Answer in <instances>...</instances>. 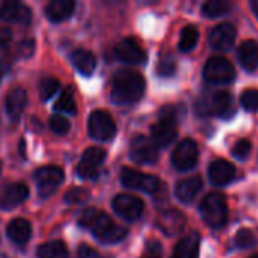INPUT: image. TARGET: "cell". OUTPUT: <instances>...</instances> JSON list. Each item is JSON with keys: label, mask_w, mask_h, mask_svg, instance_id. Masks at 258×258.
<instances>
[{"label": "cell", "mask_w": 258, "mask_h": 258, "mask_svg": "<svg viewBox=\"0 0 258 258\" xmlns=\"http://www.w3.org/2000/svg\"><path fill=\"white\" fill-rule=\"evenodd\" d=\"M230 8H231V5L225 0H209L203 5L201 11L209 18H218L221 15L228 14Z\"/></svg>", "instance_id": "4316f807"}, {"label": "cell", "mask_w": 258, "mask_h": 258, "mask_svg": "<svg viewBox=\"0 0 258 258\" xmlns=\"http://www.w3.org/2000/svg\"><path fill=\"white\" fill-rule=\"evenodd\" d=\"M198 162V147L195 141L184 139L181 141L172 153V165L178 171H189Z\"/></svg>", "instance_id": "8fae6325"}, {"label": "cell", "mask_w": 258, "mask_h": 258, "mask_svg": "<svg viewBox=\"0 0 258 258\" xmlns=\"http://www.w3.org/2000/svg\"><path fill=\"white\" fill-rule=\"evenodd\" d=\"M251 258H258V254H257V255H252V257H251Z\"/></svg>", "instance_id": "ee69618b"}, {"label": "cell", "mask_w": 258, "mask_h": 258, "mask_svg": "<svg viewBox=\"0 0 258 258\" xmlns=\"http://www.w3.org/2000/svg\"><path fill=\"white\" fill-rule=\"evenodd\" d=\"M104 160H106V151L103 148H98V147L88 148L82 156V163L86 166L95 168V169H98Z\"/></svg>", "instance_id": "83f0119b"}, {"label": "cell", "mask_w": 258, "mask_h": 258, "mask_svg": "<svg viewBox=\"0 0 258 258\" xmlns=\"http://www.w3.org/2000/svg\"><path fill=\"white\" fill-rule=\"evenodd\" d=\"M177 70V62L172 56H165L159 60V65H157V74L162 76V77H171L174 76Z\"/></svg>", "instance_id": "d6a6232c"}, {"label": "cell", "mask_w": 258, "mask_h": 258, "mask_svg": "<svg viewBox=\"0 0 258 258\" xmlns=\"http://www.w3.org/2000/svg\"><path fill=\"white\" fill-rule=\"evenodd\" d=\"M0 18L18 24H29L32 20V12L20 2H5L0 6Z\"/></svg>", "instance_id": "e0dca14e"}, {"label": "cell", "mask_w": 258, "mask_h": 258, "mask_svg": "<svg viewBox=\"0 0 258 258\" xmlns=\"http://www.w3.org/2000/svg\"><path fill=\"white\" fill-rule=\"evenodd\" d=\"M65 178L63 169L59 166H44L36 171L35 181L41 197H50L56 192V189L62 184Z\"/></svg>", "instance_id": "9c48e42d"}, {"label": "cell", "mask_w": 258, "mask_h": 258, "mask_svg": "<svg viewBox=\"0 0 258 258\" xmlns=\"http://www.w3.org/2000/svg\"><path fill=\"white\" fill-rule=\"evenodd\" d=\"M145 91L144 77L133 70H121L115 74L112 83V100L116 104H133L141 100Z\"/></svg>", "instance_id": "7a4b0ae2"}, {"label": "cell", "mask_w": 258, "mask_h": 258, "mask_svg": "<svg viewBox=\"0 0 258 258\" xmlns=\"http://www.w3.org/2000/svg\"><path fill=\"white\" fill-rule=\"evenodd\" d=\"M130 157L139 165H151L157 162L159 150L151 139L145 136H136L130 144Z\"/></svg>", "instance_id": "30bf717a"}, {"label": "cell", "mask_w": 258, "mask_h": 258, "mask_svg": "<svg viewBox=\"0 0 258 258\" xmlns=\"http://www.w3.org/2000/svg\"><path fill=\"white\" fill-rule=\"evenodd\" d=\"M76 9V3L73 0H53L45 8V15L53 23H60L68 20Z\"/></svg>", "instance_id": "d6986e66"}, {"label": "cell", "mask_w": 258, "mask_h": 258, "mask_svg": "<svg viewBox=\"0 0 258 258\" xmlns=\"http://www.w3.org/2000/svg\"><path fill=\"white\" fill-rule=\"evenodd\" d=\"M242 106L249 112L258 110V89H246L240 97Z\"/></svg>", "instance_id": "e575fe53"}, {"label": "cell", "mask_w": 258, "mask_h": 258, "mask_svg": "<svg viewBox=\"0 0 258 258\" xmlns=\"http://www.w3.org/2000/svg\"><path fill=\"white\" fill-rule=\"evenodd\" d=\"M115 56L118 60L125 62V63H142L147 59V54L144 48L133 39V38H125L119 41L115 45Z\"/></svg>", "instance_id": "5bb4252c"}, {"label": "cell", "mask_w": 258, "mask_h": 258, "mask_svg": "<svg viewBox=\"0 0 258 258\" xmlns=\"http://www.w3.org/2000/svg\"><path fill=\"white\" fill-rule=\"evenodd\" d=\"M12 39V32L6 26H0V47H5Z\"/></svg>", "instance_id": "60d3db41"}, {"label": "cell", "mask_w": 258, "mask_h": 258, "mask_svg": "<svg viewBox=\"0 0 258 258\" xmlns=\"http://www.w3.org/2000/svg\"><path fill=\"white\" fill-rule=\"evenodd\" d=\"M251 148H252V145H251V142H249L248 139H239V141L234 144V147L231 148V154H233L234 157L243 160V159H246V157L249 156Z\"/></svg>", "instance_id": "d590c367"}, {"label": "cell", "mask_w": 258, "mask_h": 258, "mask_svg": "<svg viewBox=\"0 0 258 258\" xmlns=\"http://www.w3.org/2000/svg\"><path fill=\"white\" fill-rule=\"evenodd\" d=\"M79 225L91 230L95 239L103 243H118L127 236V230L116 225L106 213L97 209L85 210L79 218Z\"/></svg>", "instance_id": "6da1fadb"}, {"label": "cell", "mask_w": 258, "mask_h": 258, "mask_svg": "<svg viewBox=\"0 0 258 258\" xmlns=\"http://www.w3.org/2000/svg\"><path fill=\"white\" fill-rule=\"evenodd\" d=\"M200 213L209 227L212 228L224 227L228 219V206L224 195L216 192L207 195L200 206Z\"/></svg>", "instance_id": "277c9868"}, {"label": "cell", "mask_w": 258, "mask_h": 258, "mask_svg": "<svg viewBox=\"0 0 258 258\" xmlns=\"http://www.w3.org/2000/svg\"><path fill=\"white\" fill-rule=\"evenodd\" d=\"M36 255L38 258H67L68 255V249L67 245L60 240H53V242H47L38 246L36 249Z\"/></svg>", "instance_id": "484cf974"}, {"label": "cell", "mask_w": 258, "mask_h": 258, "mask_svg": "<svg viewBox=\"0 0 258 258\" xmlns=\"http://www.w3.org/2000/svg\"><path fill=\"white\" fill-rule=\"evenodd\" d=\"M71 60L74 63V67L83 74V76H91L97 67V59L95 56L85 48H77L73 51L71 54Z\"/></svg>", "instance_id": "d4e9b609"}, {"label": "cell", "mask_w": 258, "mask_h": 258, "mask_svg": "<svg viewBox=\"0 0 258 258\" xmlns=\"http://www.w3.org/2000/svg\"><path fill=\"white\" fill-rule=\"evenodd\" d=\"M195 107L200 115H218L222 118H230L234 115L233 100L227 91H219L209 97H201Z\"/></svg>", "instance_id": "5b68a950"}, {"label": "cell", "mask_w": 258, "mask_h": 258, "mask_svg": "<svg viewBox=\"0 0 258 258\" xmlns=\"http://www.w3.org/2000/svg\"><path fill=\"white\" fill-rule=\"evenodd\" d=\"M121 181L128 189L144 190L147 194H157L159 189L162 187L160 180L157 177L142 174V172L130 169V168H124L121 171Z\"/></svg>", "instance_id": "ba28073f"}, {"label": "cell", "mask_w": 258, "mask_h": 258, "mask_svg": "<svg viewBox=\"0 0 258 258\" xmlns=\"http://www.w3.org/2000/svg\"><path fill=\"white\" fill-rule=\"evenodd\" d=\"M201 189H203V180L200 177H190L177 184L175 194L181 203H190L197 198Z\"/></svg>", "instance_id": "cb8c5ba5"}, {"label": "cell", "mask_w": 258, "mask_h": 258, "mask_svg": "<svg viewBox=\"0 0 258 258\" xmlns=\"http://www.w3.org/2000/svg\"><path fill=\"white\" fill-rule=\"evenodd\" d=\"M204 77L210 83L224 85L236 79V70L228 59L222 56H215L207 60L204 67Z\"/></svg>", "instance_id": "8992f818"}, {"label": "cell", "mask_w": 258, "mask_h": 258, "mask_svg": "<svg viewBox=\"0 0 258 258\" xmlns=\"http://www.w3.org/2000/svg\"><path fill=\"white\" fill-rule=\"evenodd\" d=\"M26 104H27V92L23 88L12 89L6 98V112H8L9 118L17 121L21 116Z\"/></svg>", "instance_id": "44dd1931"}, {"label": "cell", "mask_w": 258, "mask_h": 258, "mask_svg": "<svg viewBox=\"0 0 258 258\" xmlns=\"http://www.w3.org/2000/svg\"><path fill=\"white\" fill-rule=\"evenodd\" d=\"M88 198H89V194H88V190H85V189H82V187H74V189H70L67 194H65V197H63V200H65V203L67 204H83L85 201H88Z\"/></svg>", "instance_id": "836d02e7"}, {"label": "cell", "mask_w": 258, "mask_h": 258, "mask_svg": "<svg viewBox=\"0 0 258 258\" xmlns=\"http://www.w3.org/2000/svg\"><path fill=\"white\" fill-rule=\"evenodd\" d=\"M0 171H2V165H0Z\"/></svg>", "instance_id": "f6af8a7d"}, {"label": "cell", "mask_w": 258, "mask_h": 258, "mask_svg": "<svg viewBox=\"0 0 258 258\" xmlns=\"http://www.w3.org/2000/svg\"><path fill=\"white\" fill-rule=\"evenodd\" d=\"M50 128L57 135H67L70 132V122L60 115H53L50 118Z\"/></svg>", "instance_id": "8d00e7d4"}, {"label": "cell", "mask_w": 258, "mask_h": 258, "mask_svg": "<svg viewBox=\"0 0 258 258\" xmlns=\"http://www.w3.org/2000/svg\"><path fill=\"white\" fill-rule=\"evenodd\" d=\"M209 177L210 181L216 186H225L230 184L236 177V168L233 163L224 159H218L210 163L209 166Z\"/></svg>", "instance_id": "2e32d148"}, {"label": "cell", "mask_w": 258, "mask_h": 258, "mask_svg": "<svg viewBox=\"0 0 258 258\" xmlns=\"http://www.w3.org/2000/svg\"><path fill=\"white\" fill-rule=\"evenodd\" d=\"M59 86H60V83L54 77H44L39 82V95H41V98L44 101L45 100H50L57 92Z\"/></svg>", "instance_id": "4dcf8cb0"}, {"label": "cell", "mask_w": 258, "mask_h": 258, "mask_svg": "<svg viewBox=\"0 0 258 258\" xmlns=\"http://www.w3.org/2000/svg\"><path fill=\"white\" fill-rule=\"evenodd\" d=\"M157 225L165 234L174 236L184 230L186 218L183 213H180L177 210H166V212L160 213V216L157 219Z\"/></svg>", "instance_id": "ac0fdd59"}, {"label": "cell", "mask_w": 258, "mask_h": 258, "mask_svg": "<svg viewBox=\"0 0 258 258\" xmlns=\"http://www.w3.org/2000/svg\"><path fill=\"white\" fill-rule=\"evenodd\" d=\"M144 258H159V257H157V255H151V254H150V255H147V257H144Z\"/></svg>", "instance_id": "7bdbcfd3"}, {"label": "cell", "mask_w": 258, "mask_h": 258, "mask_svg": "<svg viewBox=\"0 0 258 258\" xmlns=\"http://www.w3.org/2000/svg\"><path fill=\"white\" fill-rule=\"evenodd\" d=\"M237 57L242 67L248 71H255L258 68V42L257 41H245L240 44L237 50Z\"/></svg>", "instance_id": "7402d4cb"}, {"label": "cell", "mask_w": 258, "mask_h": 258, "mask_svg": "<svg viewBox=\"0 0 258 258\" xmlns=\"http://www.w3.org/2000/svg\"><path fill=\"white\" fill-rule=\"evenodd\" d=\"M151 141L156 147H169L177 138V109L166 106L160 110L159 121L151 127Z\"/></svg>", "instance_id": "3957f363"}, {"label": "cell", "mask_w": 258, "mask_h": 258, "mask_svg": "<svg viewBox=\"0 0 258 258\" xmlns=\"http://www.w3.org/2000/svg\"><path fill=\"white\" fill-rule=\"evenodd\" d=\"M77 258H100V254L88 245H80L77 249Z\"/></svg>", "instance_id": "ab89813d"}, {"label": "cell", "mask_w": 258, "mask_h": 258, "mask_svg": "<svg viewBox=\"0 0 258 258\" xmlns=\"http://www.w3.org/2000/svg\"><path fill=\"white\" fill-rule=\"evenodd\" d=\"M18 54L21 57H30L35 51V41L32 38H27V39H23L20 44H18Z\"/></svg>", "instance_id": "74e56055"}, {"label": "cell", "mask_w": 258, "mask_h": 258, "mask_svg": "<svg viewBox=\"0 0 258 258\" xmlns=\"http://www.w3.org/2000/svg\"><path fill=\"white\" fill-rule=\"evenodd\" d=\"M112 206H113V210L127 221H136L144 213L142 200L133 195H118L115 197Z\"/></svg>", "instance_id": "7c38bea8"}, {"label": "cell", "mask_w": 258, "mask_h": 258, "mask_svg": "<svg viewBox=\"0 0 258 258\" xmlns=\"http://www.w3.org/2000/svg\"><path fill=\"white\" fill-rule=\"evenodd\" d=\"M88 132L95 141H109L116 133L113 118L104 110H95L91 113L88 121Z\"/></svg>", "instance_id": "52a82bcc"}, {"label": "cell", "mask_w": 258, "mask_h": 258, "mask_svg": "<svg viewBox=\"0 0 258 258\" xmlns=\"http://www.w3.org/2000/svg\"><path fill=\"white\" fill-rule=\"evenodd\" d=\"M234 243L237 248H242V249H246V248H252L255 243H257V237L255 234L248 230V228H242L237 234H236V239H234Z\"/></svg>", "instance_id": "1f68e13d"}, {"label": "cell", "mask_w": 258, "mask_h": 258, "mask_svg": "<svg viewBox=\"0 0 258 258\" xmlns=\"http://www.w3.org/2000/svg\"><path fill=\"white\" fill-rule=\"evenodd\" d=\"M29 197V187L24 183H11L0 190V210H11Z\"/></svg>", "instance_id": "9a60e30c"}, {"label": "cell", "mask_w": 258, "mask_h": 258, "mask_svg": "<svg viewBox=\"0 0 258 258\" xmlns=\"http://www.w3.org/2000/svg\"><path fill=\"white\" fill-rule=\"evenodd\" d=\"M77 174H79L82 178H85V180H95V178L98 177V169L91 168V166H86V165H83V163L80 162L79 166H77Z\"/></svg>", "instance_id": "f35d334b"}, {"label": "cell", "mask_w": 258, "mask_h": 258, "mask_svg": "<svg viewBox=\"0 0 258 258\" xmlns=\"http://www.w3.org/2000/svg\"><path fill=\"white\" fill-rule=\"evenodd\" d=\"M198 38H200V33L197 30V27L194 26H187L181 30V35H180V42H178V48L181 51H190L197 42H198Z\"/></svg>", "instance_id": "f1b7e54d"}, {"label": "cell", "mask_w": 258, "mask_h": 258, "mask_svg": "<svg viewBox=\"0 0 258 258\" xmlns=\"http://www.w3.org/2000/svg\"><path fill=\"white\" fill-rule=\"evenodd\" d=\"M8 237L15 243V245H26L27 240L30 239L32 234V227L29 224V221L23 219V218H17L14 221L9 222L8 225Z\"/></svg>", "instance_id": "603a6c76"}, {"label": "cell", "mask_w": 258, "mask_h": 258, "mask_svg": "<svg viewBox=\"0 0 258 258\" xmlns=\"http://www.w3.org/2000/svg\"><path fill=\"white\" fill-rule=\"evenodd\" d=\"M236 35H237L236 27L231 23H222V24H218L210 32L209 42L218 51H228L234 45Z\"/></svg>", "instance_id": "4fadbf2b"}, {"label": "cell", "mask_w": 258, "mask_h": 258, "mask_svg": "<svg viewBox=\"0 0 258 258\" xmlns=\"http://www.w3.org/2000/svg\"><path fill=\"white\" fill-rule=\"evenodd\" d=\"M54 109L59 110V112H65V113H70V115H74L77 112V106H76V100H74V95H73V91L70 88H67L60 97L57 98V101L54 103Z\"/></svg>", "instance_id": "f546056e"}, {"label": "cell", "mask_w": 258, "mask_h": 258, "mask_svg": "<svg viewBox=\"0 0 258 258\" xmlns=\"http://www.w3.org/2000/svg\"><path fill=\"white\" fill-rule=\"evenodd\" d=\"M251 9H252L254 15L257 17L258 20V0H252V2H251Z\"/></svg>", "instance_id": "b9f144b4"}, {"label": "cell", "mask_w": 258, "mask_h": 258, "mask_svg": "<svg viewBox=\"0 0 258 258\" xmlns=\"http://www.w3.org/2000/svg\"><path fill=\"white\" fill-rule=\"evenodd\" d=\"M200 242H201V236L197 231L187 234L177 243L172 258H198Z\"/></svg>", "instance_id": "ffe728a7"}]
</instances>
